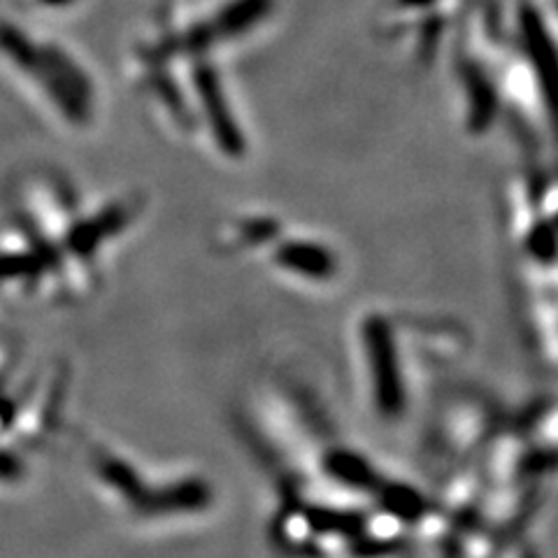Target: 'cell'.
I'll return each mask as SVG.
<instances>
[{"instance_id":"7","label":"cell","mask_w":558,"mask_h":558,"mask_svg":"<svg viewBox=\"0 0 558 558\" xmlns=\"http://www.w3.org/2000/svg\"><path fill=\"white\" fill-rule=\"evenodd\" d=\"M266 247L272 268L303 279V282H328L338 272V254L322 240L282 235V231H279Z\"/></svg>"},{"instance_id":"9","label":"cell","mask_w":558,"mask_h":558,"mask_svg":"<svg viewBox=\"0 0 558 558\" xmlns=\"http://www.w3.org/2000/svg\"><path fill=\"white\" fill-rule=\"evenodd\" d=\"M519 28H521L523 51H526V57L535 70V77L539 82V92L545 94V98H549L551 75L556 70V47L543 22V14H539L533 5L523 3L519 12Z\"/></svg>"},{"instance_id":"11","label":"cell","mask_w":558,"mask_h":558,"mask_svg":"<svg viewBox=\"0 0 558 558\" xmlns=\"http://www.w3.org/2000/svg\"><path fill=\"white\" fill-rule=\"evenodd\" d=\"M398 3L403 8H410V10H428L438 3V0H398Z\"/></svg>"},{"instance_id":"3","label":"cell","mask_w":558,"mask_h":558,"mask_svg":"<svg viewBox=\"0 0 558 558\" xmlns=\"http://www.w3.org/2000/svg\"><path fill=\"white\" fill-rule=\"evenodd\" d=\"M92 473L121 508L140 519H168L201 514L213 502V488L194 475L151 482L131 461L114 451L92 449Z\"/></svg>"},{"instance_id":"2","label":"cell","mask_w":558,"mask_h":558,"mask_svg":"<svg viewBox=\"0 0 558 558\" xmlns=\"http://www.w3.org/2000/svg\"><path fill=\"white\" fill-rule=\"evenodd\" d=\"M0 57L31 82L68 126L84 129L96 112V89L89 73L59 45L35 43L12 24H0Z\"/></svg>"},{"instance_id":"4","label":"cell","mask_w":558,"mask_h":558,"mask_svg":"<svg viewBox=\"0 0 558 558\" xmlns=\"http://www.w3.org/2000/svg\"><path fill=\"white\" fill-rule=\"evenodd\" d=\"M359 347L375 412L387 422H396L408 412V377L403 349L389 314H365L359 326Z\"/></svg>"},{"instance_id":"1","label":"cell","mask_w":558,"mask_h":558,"mask_svg":"<svg viewBox=\"0 0 558 558\" xmlns=\"http://www.w3.org/2000/svg\"><path fill=\"white\" fill-rule=\"evenodd\" d=\"M65 389L63 363L28 368L22 347L0 342V486L26 477L28 457L61 422Z\"/></svg>"},{"instance_id":"6","label":"cell","mask_w":558,"mask_h":558,"mask_svg":"<svg viewBox=\"0 0 558 558\" xmlns=\"http://www.w3.org/2000/svg\"><path fill=\"white\" fill-rule=\"evenodd\" d=\"M191 89H194L198 117L205 124V133L213 140L219 154L226 159H242L247 154V137L235 117L233 105L226 96V86L217 68L198 57L191 65Z\"/></svg>"},{"instance_id":"8","label":"cell","mask_w":558,"mask_h":558,"mask_svg":"<svg viewBox=\"0 0 558 558\" xmlns=\"http://www.w3.org/2000/svg\"><path fill=\"white\" fill-rule=\"evenodd\" d=\"M459 80L465 94V112H468V131L470 133H488L500 112V94L486 68L475 59H461Z\"/></svg>"},{"instance_id":"5","label":"cell","mask_w":558,"mask_h":558,"mask_svg":"<svg viewBox=\"0 0 558 558\" xmlns=\"http://www.w3.org/2000/svg\"><path fill=\"white\" fill-rule=\"evenodd\" d=\"M57 303L54 270L35 242L10 221L0 231V307Z\"/></svg>"},{"instance_id":"10","label":"cell","mask_w":558,"mask_h":558,"mask_svg":"<svg viewBox=\"0 0 558 558\" xmlns=\"http://www.w3.org/2000/svg\"><path fill=\"white\" fill-rule=\"evenodd\" d=\"M275 0H229L217 14L201 22L207 40L217 47L219 43L235 40L240 35L250 33L272 12Z\"/></svg>"}]
</instances>
